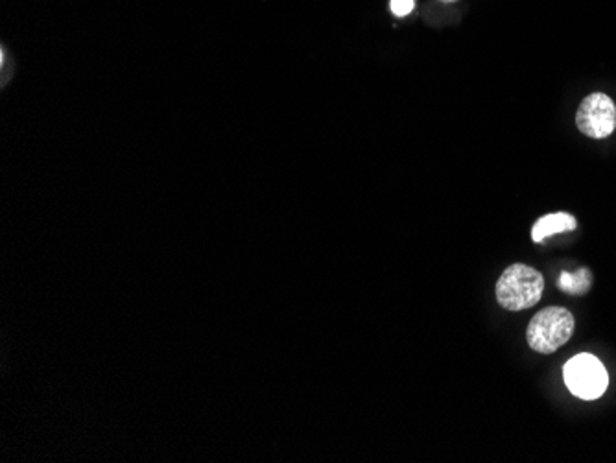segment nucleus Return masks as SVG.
<instances>
[{
	"label": "nucleus",
	"instance_id": "1",
	"mask_svg": "<svg viewBox=\"0 0 616 463\" xmlns=\"http://www.w3.org/2000/svg\"><path fill=\"white\" fill-rule=\"evenodd\" d=\"M545 290V279L540 271L526 265H512L496 282V299L510 312L528 310L540 303Z\"/></svg>",
	"mask_w": 616,
	"mask_h": 463
},
{
	"label": "nucleus",
	"instance_id": "2",
	"mask_svg": "<svg viewBox=\"0 0 616 463\" xmlns=\"http://www.w3.org/2000/svg\"><path fill=\"white\" fill-rule=\"evenodd\" d=\"M573 312L563 307H548L535 315L526 329L530 348L541 354L556 353L574 335Z\"/></svg>",
	"mask_w": 616,
	"mask_h": 463
},
{
	"label": "nucleus",
	"instance_id": "3",
	"mask_svg": "<svg viewBox=\"0 0 616 463\" xmlns=\"http://www.w3.org/2000/svg\"><path fill=\"white\" fill-rule=\"evenodd\" d=\"M563 379L568 392L584 401H595L606 393L609 375L600 360L593 354H578L563 368Z\"/></svg>",
	"mask_w": 616,
	"mask_h": 463
},
{
	"label": "nucleus",
	"instance_id": "4",
	"mask_svg": "<svg viewBox=\"0 0 616 463\" xmlns=\"http://www.w3.org/2000/svg\"><path fill=\"white\" fill-rule=\"evenodd\" d=\"M576 126L591 138H606L616 130V105L607 94L593 93L576 113Z\"/></svg>",
	"mask_w": 616,
	"mask_h": 463
},
{
	"label": "nucleus",
	"instance_id": "5",
	"mask_svg": "<svg viewBox=\"0 0 616 463\" xmlns=\"http://www.w3.org/2000/svg\"><path fill=\"white\" fill-rule=\"evenodd\" d=\"M576 218L568 213H554V215H546L537 220L534 229H532V238L534 243H543L546 237L556 235V233L574 232L576 229Z\"/></svg>",
	"mask_w": 616,
	"mask_h": 463
},
{
	"label": "nucleus",
	"instance_id": "6",
	"mask_svg": "<svg viewBox=\"0 0 616 463\" xmlns=\"http://www.w3.org/2000/svg\"><path fill=\"white\" fill-rule=\"evenodd\" d=\"M591 285H593V276H591L589 268H579L576 274L563 271L557 281V287L562 288L563 292L573 294V296H585L589 292Z\"/></svg>",
	"mask_w": 616,
	"mask_h": 463
},
{
	"label": "nucleus",
	"instance_id": "7",
	"mask_svg": "<svg viewBox=\"0 0 616 463\" xmlns=\"http://www.w3.org/2000/svg\"><path fill=\"white\" fill-rule=\"evenodd\" d=\"M415 2L413 0H391V11L396 13L397 17H404L413 10Z\"/></svg>",
	"mask_w": 616,
	"mask_h": 463
},
{
	"label": "nucleus",
	"instance_id": "8",
	"mask_svg": "<svg viewBox=\"0 0 616 463\" xmlns=\"http://www.w3.org/2000/svg\"><path fill=\"white\" fill-rule=\"evenodd\" d=\"M443 2H454V0H443Z\"/></svg>",
	"mask_w": 616,
	"mask_h": 463
}]
</instances>
